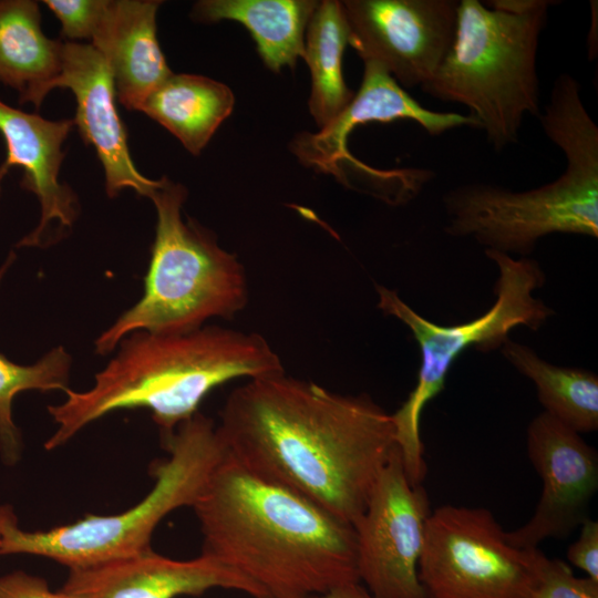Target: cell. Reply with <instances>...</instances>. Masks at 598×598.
<instances>
[{
    "mask_svg": "<svg viewBox=\"0 0 598 598\" xmlns=\"http://www.w3.org/2000/svg\"><path fill=\"white\" fill-rule=\"evenodd\" d=\"M229 455L351 524L396 447L395 429L368 394H341L285 372L247 380L217 424Z\"/></svg>",
    "mask_w": 598,
    "mask_h": 598,
    "instance_id": "1",
    "label": "cell"
},
{
    "mask_svg": "<svg viewBox=\"0 0 598 598\" xmlns=\"http://www.w3.org/2000/svg\"><path fill=\"white\" fill-rule=\"evenodd\" d=\"M192 507L202 554L241 574L269 598H303L359 581L351 524L254 474L229 453Z\"/></svg>",
    "mask_w": 598,
    "mask_h": 598,
    "instance_id": "2",
    "label": "cell"
},
{
    "mask_svg": "<svg viewBox=\"0 0 598 598\" xmlns=\"http://www.w3.org/2000/svg\"><path fill=\"white\" fill-rule=\"evenodd\" d=\"M283 372L279 355L255 332L218 326L174 334L136 331L118 343L92 388L82 392L69 388L62 403L48 406L58 429L44 447H60L118 410H150L163 437L196 414L219 385Z\"/></svg>",
    "mask_w": 598,
    "mask_h": 598,
    "instance_id": "3",
    "label": "cell"
},
{
    "mask_svg": "<svg viewBox=\"0 0 598 598\" xmlns=\"http://www.w3.org/2000/svg\"><path fill=\"white\" fill-rule=\"evenodd\" d=\"M538 120L564 153L561 175L523 192L481 182L448 190L443 196L446 234L474 238L486 250L523 256L550 234L598 237V126L573 75L556 78Z\"/></svg>",
    "mask_w": 598,
    "mask_h": 598,
    "instance_id": "4",
    "label": "cell"
},
{
    "mask_svg": "<svg viewBox=\"0 0 598 598\" xmlns=\"http://www.w3.org/2000/svg\"><path fill=\"white\" fill-rule=\"evenodd\" d=\"M461 0L445 60L424 83L433 99L466 106L495 152L518 142L526 115L539 109L536 55L549 0Z\"/></svg>",
    "mask_w": 598,
    "mask_h": 598,
    "instance_id": "5",
    "label": "cell"
},
{
    "mask_svg": "<svg viewBox=\"0 0 598 598\" xmlns=\"http://www.w3.org/2000/svg\"><path fill=\"white\" fill-rule=\"evenodd\" d=\"M187 190L166 176L152 199L155 239L141 299L94 341L107 354L136 331L174 334L194 331L212 318L230 319L248 302L246 271L235 254L195 220L182 218Z\"/></svg>",
    "mask_w": 598,
    "mask_h": 598,
    "instance_id": "6",
    "label": "cell"
},
{
    "mask_svg": "<svg viewBox=\"0 0 598 598\" xmlns=\"http://www.w3.org/2000/svg\"><path fill=\"white\" fill-rule=\"evenodd\" d=\"M163 442L169 455L153 467L151 492L120 514H87L74 523L29 532L19 527L10 505H0V556L35 555L75 569L150 550L161 520L179 507H192L228 454L217 424L199 412L163 436Z\"/></svg>",
    "mask_w": 598,
    "mask_h": 598,
    "instance_id": "7",
    "label": "cell"
},
{
    "mask_svg": "<svg viewBox=\"0 0 598 598\" xmlns=\"http://www.w3.org/2000/svg\"><path fill=\"white\" fill-rule=\"evenodd\" d=\"M485 254L499 270L494 288L496 299L488 311L465 323H434L415 312L396 291L375 286L379 309L398 318L411 330L421 352L416 384L391 414L396 446L413 485L422 484L427 472L420 434L421 414L425 405L444 390L455 360L470 347L483 352L502 347L508 339V332L518 326L537 330L554 313L533 295L545 282V275L536 260L525 257L513 259L494 250H485Z\"/></svg>",
    "mask_w": 598,
    "mask_h": 598,
    "instance_id": "8",
    "label": "cell"
},
{
    "mask_svg": "<svg viewBox=\"0 0 598 598\" xmlns=\"http://www.w3.org/2000/svg\"><path fill=\"white\" fill-rule=\"evenodd\" d=\"M417 573L429 598H527L533 577L489 509L451 504L427 517Z\"/></svg>",
    "mask_w": 598,
    "mask_h": 598,
    "instance_id": "9",
    "label": "cell"
},
{
    "mask_svg": "<svg viewBox=\"0 0 598 598\" xmlns=\"http://www.w3.org/2000/svg\"><path fill=\"white\" fill-rule=\"evenodd\" d=\"M430 501L413 485L396 446L353 524L359 581L375 598H429L419 579Z\"/></svg>",
    "mask_w": 598,
    "mask_h": 598,
    "instance_id": "10",
    "label": "cell"
},
{
    "mask_svg": "<svg viewBox=\"0 0 598 598\" xmlns=\"http://www.w3.org/2000/svg\"><path fill=\"white\" fill-rule=\"evenodd\" d=\"M349 44L402 87L422 86L454 42L457 0H344Z\"/></svg>",
    "mask_w": 598,
    "mask_h": 598,
    "instance_id": "11",
    "label": "cell"
},
{
    "mask_svg": "<svg viewBox=\"0 0 598 598\" xmlns=\"http://www.w3.org/2000/svg\"><path fill=\"white\" fill-rule=\"evenodd\" d=\"M527 454L543 482L533 516L506 532L515 547H538L546 538H565L589 517L598 489V453L579 433L546 412L527 429Z\"/></svg>",
    "mask_w": 598,
    "mask_h": 598,
    "instance_id": "12",
    "label": "cell"
},
{
    "mask_svg": "<svg viewBox=\"0 0 598 598\" xmlns=\"http://www.w3.org/2000/svg\"><path fill=\"white\" fill-rule=\"evenodd\" d=\"M55 89H69L75 97L73 123L85 144L95 150L104 171L107 196L112 198L124 188H132L140 196L151 198L161 179L142 175L132 159L105 58L92 44L63 41Z\"/></svg>",
    "mask_w": 598,
    "mask_h": 598,
    "instance_id": "13",
    "label": "cell"
},
{
    "mask_svg": "<svg viewBox=\"0 0 598 598\" xmlns=\"http://www.w3.org/2000/svg\"><path fill=\"white\" fill-rule=\"evenodd\" d=\"M213 588L269 598L259 586L212 556L176 560L152 549L70 569L62 590L76 598H176Z\"/></svg>",
    "mask_w": 598,
    "mask_h": 598,
    "instance_id": "14",
    "label": "cell"
},
{
    "mask_svg": "<svg viewBox=\"0 0 598 598\" xmlns=\"http://www.w3.org/2000/svg\"><path fill=\"white\" fill-rule=\"evenodd\" d=\"M73 125V120H47L0 100V133L7 147L0 184L10 167H21V186L37 196L41 209L39 224L18 247H42L53 237L54 227L66 230L78 218L76 195L59 179L62 146Z\"/></svg>",
    "mask_w": 598,
    "mask_h": 598,
    "instance_id": "15",
    "label": "cell"
},
{
    "mask_svg": "<svg viewBox=\"0 0 598 598\" xmlns=\"http://www.w3.org/2000/svg\"><path fill=\"white\" fill-rule=\"evenodd\" d=\"M363 63L360 89L340 115L318 133H306L295 140L292 151L303 164L337 175L347 161L355 163L347 150L349 134L369 122L412 121L432 136L461 126L481 130L471 114L423 107L381 65Z\"/></svg>",
    "mask_w": 598,
    "mask_h": 598,
    "instance_id": "16",
    "label": "cell"
},
{
    "mask_svg": "<svg viewBox=\"0 0 598 598\" xmlns=\"http://www.w3.org/2000/svg\"><path fill=\"white\" fill-rule=\"evenodd\" d=\"M162 1L110 0L92 45L105 58L116 99L141 112L146 99L173 72L157 40L156 14Z\"/></svg>",
    "mask_w": 598,
    "mask_h": 598,
    "instance_id": "17",
    "label": "cell"
},
{
    "mask_svg": "<svg viewBox=\"0 0 598 598\" xmlns=\"http://www.w3.org/2000/svg\"><path fill=\"white\" fill-rule=\"evenodd\" d=\"M62 42L48 38L33 0H0V83L13 89L20 104L37 109L55 89Z\"/></svg>",
    "mask_w": 598,
    "mask_h": 598,
    "instance_id": "18",
    "label": "cell"
},
{
    "mask_svg": "<svg viewBox=\"0 0 598 598\" xmlns=\"http://www.w3.org/2000/svg\"><path fill=\"white\" fill-rule=\"evenodd\" d=\"M315 0H202L193 8L194 20L214 23L234 20L252 35L257 50L271 71L295 66L303 56L305 33L318 7Z\"/></svg>",
    "mask_w": 598,
    "mask_h": 598,
    "instance_id": "19",
    "label": "cell"
},
{
    "mask_svg": "<svg viewBox=\"0 0 598 598\" xmlns=\"http://www.w3.org/2000/svg\"><path fill=\"white\" fill-rule=\"evenodd\" d=\"M235 104L221 82L196 74H172L144 102L141 112L158 122L193 155H199Z\"/></svg>",
    "mask_w": 598,
    "mask_h": 598,
    "instance_id": "20",
    "label": "cell"
},
{
    "mask_svg": "<svg viewBox=\"0 0 598 598\" xmlns=\"http://www.w3.org/2000/svg\"><path fill=\"white\" fill-rule=\"evenodd\" d=\"M349 44V27L341 1H319L305 33L303 59L311 73L309 110L319 130L328 126L352 101L342 58Z\"/></svg>",
    "mask_w": 598,
    "mask_h": 598,
    "instance_id": "21",
    "label": "cell"
},
{
    "mask_svg": "<svg viewBox=\"0 0 598 598\" xmlns=\"http://www.w3.org/2000/svg\"><path fill=\"white\" fill-rule=\"evenodd\" d=\"M502 353L535 383L544 412L579 434L597 431L598 378L595 373L554 365L509 338L502 344Z\"/></svg>",
    "mask_w": 598,
    "mask_h": 598,
    "instance_id": "22",
    "label": "cell"
},
{
    "mask_svg": "<svg viewBox=\"0 0 598 598\" xmlns=\"http://www.w3.org/2000/svg\"><path fill=\"white\" fill-rule=\"evenodd\" d=\"M72 358L63 347L47 352L33 364H18L0 353V456L6 465L21 457L22 437L12 416V404L23 391L69 389Z\"/></svg>",
    "mask_w": 598,
    "mask_h": 598,
    "instance_id": "23",
    "label": "cell"
},
{
    "mask_svg": "<svg viewBox=\"0 0 598 598\" xmlns=\"http://www.w3.org/2000/svg\"><path fill=\"white\" fill-rule=\"evenodd\" d=\"M532 584L527 598H598V581L577 577L569 565L529 548Z\"/></svg>",
    "mask_w": 598,
    "mask_h": 598,
    "instance_id": "24",
    "label": "cell"
},
{
    "mask_svg": "<svg viewBox=\"0 0 598 598\" xmlns=\"http://www.w3.org/2000/svg\"><path fill=\"white\" fill-rule=\"evenodd\" d=\"M110 0H45L43 3L61 22L66 41L92 40L106 13Z\"/></svg>",
    "mask_w": 598,
    "mask_h": 598,
    "instance_id": "25",
    "label": "cell"
},
{
    "mask_svg": "<svg viewBox=\"0 0 598 598\" xmlns=\"http://www.w3.org/2000/svg\"><path fill=\"white\" fill-rule=\"evenodd\" d=\"M567 559L587 577L598 581V522L588 517L580 525L578 538L569 545Z\"/></svg>",
    "mask_w": 598,
    "mask_h": 598,
    "instance_id": "26",
    "label": "cell"
},
{
    "mask_svg": "<svg viewBox=\"0 0 598 598\" xmlns=\"http://www.w3.org/2000/svg\"><path fill=\"white\" fill-rule=\"evenodd\" d=\"M0 598H76L62 589L54 591L45 579L16 570L0 576Z\"/></svg>",
    "mask_w": 598,
    "mask_h": 598,
    "instance_id": "27",
    "label": "cell"
},
{
    "mask_svg": "<svg viewBox=\"0 0 598 598\" xmlns=\"http://www.w3.org/2000/svg\"><path fill=\"white\" fill-rule=\"evenodd\" d=\"M303 598H375L360 581L348 582Z\"/></svg>",
    "mask_w": 598,
    "mask_h": 598,
    "instance_id": "28",
    "label": "cell"
},
{
    "mask_svg": "<svg viewBox=\"0 0 598 598\" xmlns=\"http://www.w3.org/2000/svg\"><path fill=\"white\" fill-rule=\"evenodd\" d=\"M1 537H2V536H1V528H0V546H1Z\"/></svg>",
    "mask_w": 598,
    "mask_h": 598,
    "instance_id": "29",
    "label": "cell"
},
{
    "mask_svg": "<svg viewBox=\"0 0 598 598\" xmlns=\"http://www.w3.org/2000/svg\"><path fill=\"white\" fill-rule=\"evenodd\" d=\"M0 193H1V189H0Z\"/></svg>",
    "mask_w": 598,
    "mask_h": 598,
    "instance_id": "30",
    "label": "cell"
}]
</instances>
